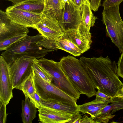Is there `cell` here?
<instances>
[{
    "label": "cell",
    "mask_w": 123,
    "mask_h": 123,
    "mask_svg": "<svg viewBox=\"0 0 123 123\" xmlns=\"http://www.w3.org/2000/svg\"><path fill=\"white\" fill-rule=\"evenodd\" d=\"M80 60L98 90L111 97L123 87L117 74L116 62L111 61L108 56L91 58L82 56Z\"/></svg>",
    "instance_id": "1"
},
{
    "label": "cell",
    "mask_w": 123,
    "mask_h": 123,
    "mask_svg": "<svg viewBox=\"0 0 123 123\" xmlns=\"http://www.w3.org/2000/svg\"><path fill=\"white\" fill-rule=\"evenodd\" d=\"M59 62L63 71L80 94L89 98L96 95L94 84L80 60L69 55L62 58Z\"/></svg>",
    "instance_id": "2"
},
{
    "label": "cell",
    "mask_w": 123,
    "mask_h": 123,
    "mask_svg": "<svg viewBox=\"0 0 123 123\" xmlns=\"http://www.w3.org/2000/svg\"><path fill=\"white\" fill-rule=\"evenodd\" d=\"M43 38L40 33L34 36L27 35L24 39L2 52L1 55L10 66L21 58L38 59L43 57L49 52L54 51L43 48L37 44L38 42Z\"/></svg>",
    "instance_id": "3"
},
{
    "label": "cell",
    "mask_w": 123,
    "mask_h": 123,
    "mask_svg": "<svg viewBox=\"0 0 123 123\" xmlns=\"http://www.w3.org/2000/svg\"><path fill=\"white\" fill-rule=\"evenodd\" d=\"M119 5L104 8L102 21L106 27L107 36L118 48L121 53H123V21L120 14Z\"/></svg>",
    "instance_id": "4"
},
{
    "label": "cell",
    "mask_w": 123,
    "mask_h": 123,
    "mask_svg": "<svg viewBox=\"0 0 123 123\" xmlns=\"http://www.w3.org/2000/svg\"><path fill=\"white\" fill-rule=\"evenodd\" d=\"M35 62L44 68L52 76L54 84L66 93L77 100L80 94L74 86L61 68L59 62L43 57L36 59Z\"/></svg>",
    "instance_id": "5"
},
{
    "label": "cell",
    "mask_w": 123,
    "mask_h": 123,
    "mask_svg": "<svg viewBox=\"0 0 123 123\" xmlns=\"http://www.w3.org/2000/svg\"><path fill=\"white\" fill-rule=\"evenodd\" d=\"M33 69L34 85L36 91L41 99H54L64 103L77 105V100L66 93L52 82L43 79Z\"/></svg>",
    "instance_id": "6"
},
{
    "label": "cell",
    "mask_w": 123,
    "mask_h": 123,
    "mask_svg": "<svg viewBox=\"0 0 123 123\" xmlns=\"http://www.w3.org/2000/svg\"><path fill=\"white\" fill-rule=\"evenodd\" d=\"M37 59H18L10 66V74L13 89H16L31 74L32 64Z\"/></svg>",
    "instance_id": "7"
},
{
    "label": "cell",
    "mask_w": 123,
    "mask_h": 123,
    "mask_svg": "<svg viewBox=\"0 0 123 123\" xmlns=\"http://www.w3.org/2000/svg\"><path fill=\"white\" fill-rule=\"evenodd\" d=\"M80 8L70 2L65 4L62 19L59 23L64 33L78 30L81 25Z\"/></svg>",
    "instance_id": "8"
},
{
    "label": "cell",
    "mask_w": 123,
    "mask_h": 123,
    "mask_svg": "<svg viewBox=\"0 0 123 123\" xmlns=\"http://www.w3.org/2000/svg\"><path fill=\"white\" fill-rule=\"evenodd\" d=\"M6 12L12 22L26 27L33 28L39 22L43 16L42 14L16 8L12 6L7 8Z\"/></svg>",
    "instance_id": "9"
},
{
    "label": "cell",
    "mask_w": 123,
    "mask_h": 123,
    "mask_svg": "<svg viewBox=\"0 0 123 123\" xmlns=\"http://www.w3.org/2000/svg\"><path fill=\"white\" fill-rule=\"evenodd\" d=\"M10 66L3 57H0V100L6 105L13 97Z\"/></svg>",
    "instance_id": "10"
},
{
    "label": "cell",
    "mask_w": 123,
    "mask_h": 123,
    "mask_svg": "<svg viewBox=\"0 0 123 123\" xmlns=\"http://www.w3.org/2000/svg\"><path fill=\"white\" fill-rule=\"evenodd\" d=\"M27 27L12 22L6 12L0 10V41L13 37L27 34Z\"/></svg>",
    "instance_id": "11"
},
{
    "label": "cell",
    "mask_w": 123,
    "mask_h": 123,
    "mask_svg": "<svg viewBox=\"0 0 123 123\" xmlns=\"http://www.w3.org/2000/svg\"><path fill=\"white\" fill-rule=\"evenodd\" d=\"M33 28L37 30L43 37L56 40L64 33L58 23L43 15Z\"/></svg>",
    "instance_id": "12"
},
{
    "label": "cell",
    "mask_w": 123,
    "mask_h": 123,
    "mask_svg": "<svg viewBox=\"0 0 123 123\" xmlns=\"http://www.w3.org/2000/svg\"><path fill=\"white\" fill-rule=\"evenodd\" d=\"M38 109L40 123H68L75 115L43 105Z\"/></svg>",
    "instance_id": "13"
},
{
    "label": "cell",
    "mask_w": 123,
    "mask_h": 123,
    "mask_svg": "<svg viewBox=\"0 0 123 123\" xmlns=\"http://www.w3.org/2000/svg\"><path fill=\"white\" fill-rule=\"evenodd\" d=\"M65 33L82 54L90 49L92 43L91 33H86L78 29Z\"/></svg>",
    "instance_id": "14"
},
{
    "label": "cell",
    "mask_w": 123,
    "mask_h": 123,
    "mask_svg": "<svg viewBox=\"0 0 123 123\" xmlns=\"http://www.w3.org/2000/svg\"><path fill=\"white\" fill-rule=\"evenodd\" d=\"M43 15L58 23L62 19L63 10L60 0H45Z\"/></svg>",
    "instance_id": "15"
},
{
    "label": "cell",
    "mask_w": 123,
    "mask_h": 123,
    "mask_svg": "<svg viewBox=\"0 0 123 123\" xmlns=\"http://www.w3.org/2000/svg\"><path fill=\"white\" fill-rule=\"evenodd\" d=\"M41 101L42 105L55 110L74 115L80 113L78 110L77 105L64 103L53 99L45 100L41 98Z\"/></svg>",
    "instance_id": "16"
},
{
    "label": "cell",
    "mask_w": 123,
    "mask_h": 123,
    "mask_svg": "<svg viewBox=\"0 0 123 123\" xmlns=\"http://www.w3.org/2000/svg\"><path fill=\"white\" fill-rule=\"evenodd\" d=\"M80 15L81 19V26L90 31V28L94 26L97 18L92 12L88 0H86L81 7Z\"/></svg>",
    "instance_id": "17"
},
{
    "label": "cell",
    "mask_w": 123,
    "mask_h": 123,
    "mask_svg": "<svg viewBox=\"0 0 123 123\" xmlns=\"http://www.w3.org/2000/svg\"><path fill=\"white\" fill-rule=\"evenodd\" d=\"M25 100L22 101L21 117L24 123H31L36 117L37 108L30 101L29 97L25 96Z\"/></svg>",
    "instance_id": "18"
},
{
    "label": "cell",
    "mask_w": 123,
    "mask_h": 123,
    "mask_svg": "<svg viewBox=\"0 0 123 123\" xmlns=\"http://www.w3.org/2000/svg\"><path fill=\"white\" fill-rule=\"evenodd\" d=\"M44 6V2L42 0H26L23 2L14 4L12 6L35 13L42 14Z\"/></svg>",
    "instance_id": "19"
},
{
    "label": "cell",
    "mask_w": 123,
    "mask_h": 123,
    "mask_svg": "<svg viewBox=\"0 0 123 123\" xmlns=\"http://www.w3.org/2000/svg\"><path fill=\"white\" fill-rule=\"evenodd\" d=\"M112 114L111 104L107 105L100 110L92 118L95 123H108L115 116Z\"/></svg>",
    "instance_id": "20"
},
{
    "label": "cell",
    "mask_w": 123,
    "mask_h": 123,
    "mask_svg": "<svg viewBox=\"0 0 123 123\" xmlns=\"http://www.w3.org/2000/svg\"><path fill=\"white\" fill-rule=\"evenodd\" d=\"M16 89L21 91L25 96L28 97L30 101L32 102L36 91L33 81L32 73L21 85Z\"/></svg>",
    "instance_id": "21"
},
{
    "label": "cell",
    "mask_w": 123,
    "mask_h": 123,
    "mask_svg": "<svg viewBox=\"0 0 123 123\" xmlns=\"http://www.w3.org/2000/svg\"><path fill=\"white\" fill-rule=\"evenodd\" d=\"M27 34L15 36L0 41V50H5L14 44L25 38Z\"/></svg>",
    "instance_id": "22"
},
{
    "label": "cell",
    "mask_w": 123,
    "mask_h": 123,
    "mask_svg": "<svg viewBox=\"0 0 123 123\" xmlns=\"http://www.w3.org/2000/svg\"><path fill=\"white\" fill-rule=\"evenodd\" d=\"M100 101L95 98L90 102L84 103L81 105H77L78 111L84 114L94 108L95 107L103 103L106 100Z\"/></svg>",
    "instance_id": "23"
},
{
    "label": "cell",
    "mask_w": 123,
    "mask_h": 123,
    "mask_svg": "<svg viewBox=\"0 0 123 123\" xmlns=\"http://www.w3.org/2000/svg\"><path fill=\"white\" fill-rule=\"evenodd\" d=\"M35 61L32 64L33 69L42 78L48 82L51 83L53 81L52 76L45 69L38 65Z\"/></svg>",
    "instance_id": "24"
},
{
    "label": "cell",
    "mask_w": 123,
    "mask_h": 123,
    "mask_svg": "<svg viewBox=\"0 0 123 123\" xmlns=\"http://www.w3.org/2000/svg\"><path fill=\"white\" fill-rule=\"evenodd\" d=\"M56 41L43 37V39L38 42L37 44L40 46L46 49L54 51L58 49L57 47Z\"/></svg>",
    "instance_id": "25"
},
{
    "label": "cell",
    "mask_w": 123,
    "mask_h": 123,
    "mask_svg": "<svg viewBox=\"0 0 123 123\" xmlns=\"http://www.w3.org/2000/svg\"><path fill=\"white\" fill-rule=\"evenodd\" d=\"M113 114L123 109V99L115 96L110 98Z\"/></svg>",
    "instance_id": "26"
},
{
    "label": "cell",
    "mask_w": 123,
    "mask_h": 123,
    "mask_svg": "<svg viewBox=\"0 0 123 123\" xmlns=\"http://www.w3.org/2000/svg\"><path fill=\"white\" fill-rule=\"evenodd\" d=\"M56 44L57 48L64 50L75 56H78L74 50L64 43L61 37L56 40Z\"/></svg>",
    "instance_id": "27"
},
{
    "label": "cell",
    "mask_w": 123,
    "mask_h": 123,
    "mask_svg": "<svg viewBox=\"0 0 123 123\" xmlns=\"http://www.w3.org/2000/svg\"><path fill=\"white\" fill-rule=\"evenodd\" d=\"M61 38L65 43L74 50L78 56L82 54L81 50L72 42L65 33H64Z\"/></svg>",
    "instance_id": "28"
},
{
    "label": "cell",
    "mask_w": 123,
    "mask_h": 123,
    "mask_svg": "<svg viewBox=\"0 0 123 123\" xmlns=\"http://www.w3.org/2000/svg\"><path fill=\"white\" fill-rule=\"evenodd\" d=\"M6 105L0 100V123H5L8 115L6 112Z\"/></svg>",
    "instance_id": "29"
},
{
    "label": "cell",
    "mask_w": 123,
    "mask_h": 123,
    "mask_svg": "<svg viewBox=\"0 0 123 123\" xmlns=\"http://www.w3.org/2000/svg\"><path fill=\"white\" fill-rule=\"evenodd\" d=\"M123 0H104L102 4L104 8H108L120 4Z\"/></svg>",
    "instance_id": "30"
},
{
    "label": "cell",
    "mask_w": 123,
    "mask_h": 123,
    "mask_svg": "<svg viewBox=\"0 0 123 123\" xmlns=\"http://www.w3.org/2000/svg\"><path fill=\"white\" fill-rule=\"evenodd\" d=\"M117 74L119 76L123 78V53L121 54L118 62Z\"/></svg>",
    "instance_id": "31"
},
{
    "label": "cell",
    "mask_w": 123,
    "mask_h": 123,
    "mask_svg": "<svg viewBox=\"0 0 123 123\" xmlns=\"http://www.w3.org/2000/svg\"><path fill=\"white\" fill-rule=\"evenodd\" d=\"M41 100V98L36 91L34 94L33 100L31 102L38 109L42 106Z\"/></svg>",
    "instance_id": "32"
},
{
    "label": "cell",
    "mask_w": 123,
    "mask_h": 123,
    "mask_svg": "<svg viewBox=\"0 0 123 123\" xmlns=\"http://www.w3.org/2000/svg\"><path fill=\"white\" fill-rule=\"evenodd\" d=\"M92 10L94 12L97 11L101 5L102 0H88Z\"/></svg>",
    "instance_id": "33"
},
{
    "label": "cell",
    "mask_w": 123,
    "mask_h": 123,
    "mask_svg": "<svg viewBox=\"0 0 123 123\" xmlns=\"http://www.w3.org/2000/svg\"><path fill=\"white\" fill-rule=\"evenodd\" d=\"M82 118V116L81 115V114H80L79 113L74 115L68 123H80Z\"/></svg>",
    "instance_id": "34"
},
{
    "label": "cell",
    "mask_w": 123,
    "mask_h": 123,
    "mask_svg": "<svg viewBox=\"0 0 123 123\" xmlns=\"http://www.w3.org/2000/svg\"><path fill=\"white\" fill-rule=\"evenodd\" d=\"M69 2L76 7L81 8L86 0H68Z\"/></svg>",
    "instance_id": "35"
},
{
    "label": "cell",
    "mask_w": 123,
    "mask_h": 123,
    "mask_svg": "<svg viewBox=\"0 0 123 123\" xmlns=\"http://www.w3.org/2000/svg\"><path fill=\"white\" fill-rule=\"evenodd\" d=\"M95 123L91 116L89 117L87 115L85 114L82 117L80 123Z\"/></svg>",
    "instance_id": "36"
},
{
    "label": "cell",
    "mask_w": 123,
    "mask_h": 123,
    "mask_svg": "<svg viewBox=\"0 0 123 123\" xmlns=\"http://www.w3.org/2000/svg\"><path fill=\"white\" fill-rule=\"evenodd\" d=\"M96 95L101 98L106 99H109L111 98L110 97L101 92L99 90H98V91L96 92Z\"/></svg>",
    "instance_id": "37"
},
{
    "label": "cell",
    "mask_w": 123,
    "mask_h": 123,
    "mask_svg": "<svg viewBox=\"0 0 123 123\" xmlns=\"http://www.w3.org/2000/svg\"><path fill=\"white\" fill-rule=\"evenodd\" d=\"M115 96L123 99V86L117 93Z\"/></svg>",
    "instance_id": "38"
},
{
    "label": "cell",
    "mask_w": 123,
    "mask_h": 123,
    "mask_svg": "<svg viewBox=\"0 0 123 123\" xmlns=\"http://www.w3.org/2000/svg\"><path fill=\"white\" fill-rule=\"evenodd\" d=\"M11 1L14 4V5L23 2H24L26 0H5Z\"/></svg>",
    "instance_id": "39"
},
{
    "label": "cell",
    "mask_w": 123,
    "mask_h": 123,
    "mask_svg": "<svg viewBox=\"0 0 123 123\" xmlns=\"http://www.w3.org/2000/svg\"><path fill=\"white\" fill-rule=\"evenodd\" d=\"M61 3L62 7V9L63 10L64 8L65 4L66 3L69 2L68 0H60Z\"/></svg>",
    "instance_id": "40"
},
{
    "label": "cell",
    "mask_w": 123,
    "mask_h": 123,
    "mask_svg": "<svg viewBox=\"0 0 123 123\" xmlns=\"http://www.w3.org/2000/svg\"><path fill=\"white\" fill-rule=\"evenodd\" d=\"M42 0V1L43 2H44V0Z\"/></svg>",
    "instance_id": "41"
}]
</instances>
